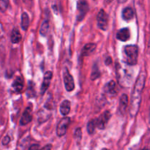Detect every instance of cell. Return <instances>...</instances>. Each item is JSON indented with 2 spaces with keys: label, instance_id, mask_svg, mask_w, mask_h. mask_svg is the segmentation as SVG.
Returning a JSON list of instances; mask_svg holds the SVG:
<instances>
[{
  "label": "cell",
  "instance_id": "1",
  "mask_svg": "<svg viewBox=\"0 0 150 150\" xmlns=\"http://www.w3.org/2000/svg\"><path fill=\"white\" fill-rule=\"evenodd\" d=\"M145 80H146V73L144 71H142L139 74V77L136 80L134 89H133V93H132L130 109H129V113L132 117H136L139 111L141 100H142V91L144 87Z\"/></svg>",
  "mask_w": 150,
  "mask_h": 150
},
{
  "label": "cell",
  "instance_id": "2",
  "mask_svg": "<svg viewBox=\"0 0 150 150\" xmlns=\"http://www.w3.org/2000/svg\"><path fill=\"white\" fill-rule=\"evenodd\" d=\"M124 53L125 56V61L129 65L136 64L138 60V54H139V48L136 45H127L125 47Z\"/></svg>",
  "mask_w": 150,
  "mask_h": 150
},
{
  "label": "cell",
  "instance_id": "3",
  "mask_svg": "<svg viewBox=\"0 0 150 150\" xmlns=\"http://www.w3.org/2000/svg\"><path fill=\"white\" fill-rule=\"evenodd\" d=\"M77 20L80 21L83 20L89 10V5H88L87 1L86 0H79L77 3Z\"/></svg>",
  "mask_w": 150,
  "mask_h": 150
},
{
  "label": "cell",
  "instance_id": "4",
  "mask_svg": "<svg viewBox=\"0 0 150 150\" xmlns=\"http://www.w3.org/2000/svg\"><path fill=\"white\" fill-rule=\"evenodd\" d=\"M63 79H64V83L66 90L68 92L73 91L75 88L74 80H73V76L70 74L67 68H64V71H63Z\"/></svg>",
  "mask_w": 150,
  "mask_h": 150
},
{
  "label": "cell",
  "instance_id": "5",
  "mask_svg": "<svg viewBox=\"0 0 150 150\" xmlns=\"http://www.w3.org/2000/svg\"><path fill=\"white\" fill-rule=\"evenodd\" d=\"M97 21H98V26L102 30H106L108 28V15L106 14L103 10H100L98 13L97 16Z\"/></svg>",
  "mask_w": 150,
  "mask_h": 150
},
{
  "label": "cell",
  "instance_id": "6",
  "mask_svg": "<svg viewBox=\"0 0 150 150\" xmlns=\"http://www.w3.org/2000/svg\"><path fill=\"white\" fill-rule=\"evenodd\" d=\"M70 122V119L69 117H64L60 120L58 125L57 127V136L61 137L65 135L67 132V127H68L69 124Z\"/></svg>",
  "mask_w": 150,
  "mask_h": 150
},
{
  "label": "cell",
  "instance_id": "7",
  "mask_svg": "<svg viewBox=\"0 0 150 150\" xmlns=\"http://www.w3.org/2000/svg\"><path fill=\"white\" fill-rule=\"evenodd\" d=\"M110 117H111V114L109 111H105L103 114H101L97 120H95V122H96V126L99 129H104L105 125L108 123V120H109Z\"/></svg>",
  "mask_w": 150,
  "mask_h": 150
},
{
  "label": "cell",
  "instance_id": "8",
  "mask_svg": "<svg viewBox=\"0 0 150 150\" xmlns=\"http://www.w3.org/2000/svg\"><path fill=\"white\" fill-rule=\"evenodd\" d=\"M32 120V107L29 106L25 109L24 112L23 113L21 118L20 120L21 125H26L29 124Z\"/></svg>",
  "mask_w": 150,
  "mask_h": 150
},
{
  "label": "cell",
  "instance_id": "9",
  "mask_svg": "<svg viewBox=\"0 0 150 150\" xmlns=\"http://www.w3.org/2000/svg\"><path fill=\"white\" fill-rule=\"evenodd\" d=\"M52 73L51 71H48L45 73L43 78V81H42V86H41V94L43 95L45 92L47 91V89H48V86H49L50 83H51V80L52 79Z\"/></svg>",
  "mask_w": 150,
  "mask_h": 150
},
{
  "label": "cell",
  "instance_id": "10",
  "mask_svg": "<svg viewBox=\"0 0 150 150\" xmlns=\"http://www.w3.org/2000/svg\"><path fill=\"white\" fill-rule=\"evenodd\" d=\"M130 31L127 28H124L118 31L117 33V38L120 41L125 42L130 38Z\"/></svg>",
  "mask_w": 150,
  "mask_h": 150
},
{
  "label": "cell",
  "instance_id": "11",
  "mask_svg": "<svg viewBox=\"0 0 150 150\" xmlns=\"http://www.w3.org/2000/svg\"><path fill=\"white\" fill-rule=\"evenodd\" d=\"M96 48V45L95 43H88L83 47L81 51L82 57H86V56H89L95 51Z\"/></svg>",
  "mask_w": 150,
  "mask_h": 150
},
{
  "label": "cell",
  "instance_id": "12",
  "mask_svg": "<svg viewBox=\"0 0 150 150\" xmlns=\"http://www.w3.org/2000/svg\"><path fill=\"white\" fill-rule=\"evenodd\" d=\"M70 111V102L64 100L60 105V112L63 116H67Z\"/></svg>",
  "mask_w": 150,
  "mask_h": 150
},
{
  "label": "cell",
  "instance_id": "13",
  "mask_svg": "<svg viewBox=\"0 0 150 150\" xmlns=\"http://www.w3.org/2000/svg\"><path fill=\"white\" fill-rule=\"evenodd\" d=\"M23 86V79L21 77L18 76L16 79V80L14 81L13 83V88L14 89V90L17 92H20L22 90Z\"/></svg>",
  "mask_w": 150,
  "mask_h": 150
},
{
  "label": "cell",
  "instance_id": "14",
  "mask_svg": "<svg viewBox=\"0 0 150 150\" xmlns=\"http://www.w3.org/2000/svg\"><path fill=\"white\" fill-rule=\"evenodd\" d=\"M128 106V98L126 95H122L120 100V110L121 112L124 113Z\"/></svg>",
  "mask_w": 150,
  "mask_h": 150
},
{
  "label": "cell",
  "instance_id": "15",
  "mask_svg": "<svg viewBox=\"0 0 150 150\" xmlns=\"http://www.w3.org/2000/svg\"><path fill=\"white\" fill-rule=\"evenodd\" d=\"M134 16L133 9L130 7H126L122 11V18L125 21H130L131 20Z\"/></svg>",
  "mask_w": 150,
  "mask_h": 150
},
{
  "label": "cell",
  "instance_id": "16",
  "mask_svg": "<svg viewBox=\"0 0 150 150\" xmlns=\"http://www.w3.org/2000/svg\"><path fill=\"white\" fill-rule=\"evenodd\" d=\"M11 42L13 43H18L21 40V35L18 29H13L11 33Z\"/></svg>",
  "mask_w": 150,
  "mask_h": 150
},
{
  "label": "cell",
  "instance_id": "17",
  "mask_svg": "<svg viewBox=\"0 0 150 150\" xmlns=\"http://www.w3.org/2000/svg\"><path fill=\"white\" fill-rule=\"evenodd\" d=\"M21 28L23 30H26L29 26V16L26 13H23L21 16Z\"/></svg>",
  "mask_w": 150,
  "mask_h": 150
},
{
  "label": "cell",
  "instance_id": "18",
  "mask_svg": "<svg viewBox=\"0 0 150 150\" xmlns=\"http://www.w3.org/2000/svg\"><path fill=\"white\" fill-rule=\"evenodd\" d=\"M48 29H49V23H48V21H44L43 23H42L40 29V35L42 36H45L47 35V33H48Z\"/></svg>",
  "mask_w": 150,
  "mask_h": 150
},
{
  "label": "cell",
  "instance_id": "19",
  "mask_svg": "<svg viewBox=\"0 0 150 150\" xmlns=\"http://www.w3.org/2000/svg\"><path fill=\"white\" fill-rule=\"evenodd\" d=\"M95 127H96V122L95 120H90L87 125V131L89 134H92L95 131Z\"/></svg>",
  "mask_w": 150,
  "mask_h": 150
},
{
  "label": "cell",
  "instance_id": "20",
  "mask_svg": "<svg viewBox=\"0 0 150 150\" xmlns=\"http://www.w3.org/2000/svg\"><path fill=\"white\" fill-rule=\"evenodd\" d=\"M100 76V71L98 70V68L97 67L96 65H95L92 68V73L91 75V79L92 80H95L96 79H98Z\"/></svg>",
  "mask_w": 150,
  "mask_h": 150
},
{
  "label": "cell",
  "instance_id": "21",
  "mask_svg": "<svg viewBox=\"0 0 150 150\" xmlns=\"http://www.w3.org/2000/svg\"><path fill=\"white\" fill-rule=\"evenodd\" d=\"M9 4V0H0V11L4 12Z\"/></svg>",
  "mask_w": 150,
  "mask_h": 150
},
{
  "label": "cell",
  "instance_id": "22",
  "mask_svg": "<svg viewBox=\"0 0 150 150\" xmlns=\"http://www.w3.org/2000/svg\"><path fill=\"white\" fill-rule=\"evenodd\" d=\"M32 82H29V87H28L27 92H26L27 96L29 97V98H32V97H34L35 95V91L34 90L33 86H32Z\"/></svg>",
  "mask_w": 150,
  "mask_h": 150
},
{
  "label": "cell",
  "instance_id": "23",
  "mask_svg": "<svg viewBox=\"0 0 150 150\" xmlns=\"http://www.w3.org/2000/svg\"><path fill=\"white\" fill-rule=\"evenodd\" d=\"M81 136H82V133H81V130L80 128H78L77 130H76L75 132V137L77 140H81Z\"/></svg>",
  "mask_w": 150,
  "mask_h": 150
},
{
  "label": "cell",
  "instance_id": "24",
  "mask_svg": "<svg viewBox=\"0 0 150 150\" xmlns=\"http://www.w3.org/2000/svg\"><path fill=\"white\" fill-rule=\"evenodd\" d=\"M107 88H108V89L109 91H112L113 89H114V88H115V82L114 81H111L109 82V83H108V84H107Z\"/></svg>",
  "mask_w": 150,
  "mask_h": 150
},
{
  "label": "cell",
  "instance_id": "25",
  "mask_svg": "<svg viewBox=\"0 0 150 150\" xmlns=\"http://www.w3.org/2000/svg\"><path fill=\"white\" fill-rule=\"evenodd\" d=\"M10 142V137H9V136H5V137L4 138V139H3V140H2V144L3 145H7V144H9V142Z\"/></svg>",
  "mask_w": 150,
  "mask_h": 150
},
{
  "label": "cell",
  "instance_id": "26",
  "mask_svg": "<svg viewBox=\"0 0 150 150\" xmlns=\"http://www.w3.org/2000/svg\"><path fill=\"white\" fill-rule=\"evenodd\" d=\"M29 150H39V145L33 144L29 147Z\"/></svg>",
  "mask_w": 150,
  "mask_h": 150
},
{
  "label": "cell",
  "instance_id": "27",
  "mask_svg": "<svg viewBox=\"0 0 150 150\" xmlns=\"http://www.w3.org/2000/svg\"><path fill=\"white\" fill-rule=\"evenodd\" d=\"M51 148H52L51 144H48V145H46V146H44V147H42L40 150H51Z\"/></svg>",
  "mask_w": 150,
  "mask_h": 150
},
{
  "label": "cell",
  "instance_id": "28",
  "mask_svg": "<svg viewBox=\"0 0 150 150\" xmlns=\"http://www.w3.org/2000/svg\"><path fill=\"white\" fill-rule=\"evenodd\" d=\"M105 63H106V64H111V57H108V58L106 59V60H105Z\"/></svg>",
  "mask_w": 150,
  "mask_h": 150
},
{
  "label": "cell",
  "instance_id": "29",
  "mask_svg": "<svg viewBox=\"0 0 150 150\" xmlns=\"http://www.w3.org/2000/svg\"><path fill=\"white\" fill-rule=\"evenodd\" d=\"M23 2L26 3V4H29V2H31L32 1V0H23Z\"/></svg>",
  "mask_w": 150,
  "mask_h": 150
},
{
  "label": "cell",
  "instance_id": "30",
  "mask_svg": "<svg viewBox=\"0 0 150 150\" xmlns=\"http://www.w3.org/2000/svg\"><path fill=\"white\" fill-rule=\"evenodd\" d=\"M126 1H127V0H118V1L120 3H124V2H125Z\"/></svg>",
  "mask_w": 150,
  "mask_h": 150
},
{
  "label": "cell",
  "instance_id": "31",
  "mask_svg": "<svg viewBox=\"0 0 150 150\" xmlns=\"http://www.w3.org/2000/svg\"><path fill=\"white\" fill-rule=\"evenodd\" d=\"M112 1L113 0H105V3H107V4H108V3H111Z\"/></svg>",
  "mask_w": 150,
  "mask_h": 150
},
{
  "label": "cell",
  "instance_id": "32",
  "mask_svg": "<svg viewBox=\"0 0 150 150\" xmlns=\"http://www.w3.org/2000/svg\"><path fill=\"white\" fill-rule=\"evenodd\" d=\"M103 150H109V149H103Z\"/></svg>",
  "mask_w": 150,
  "mask_h": 150
},
{
  "label": "cell",
  "instance_id": "33",
  "mask_svg": "<svg viewBox=\"0 0 150 150\" xmlns=\"http://www.w3.org/2000/svg\"><path fill=\"white\" fill-rule=\"evenodd\" d=\"M142 150H147V149H142Z\"/></svg>",
  "mask_w": 150,
  "mask_h": 150
}]
</instances>
